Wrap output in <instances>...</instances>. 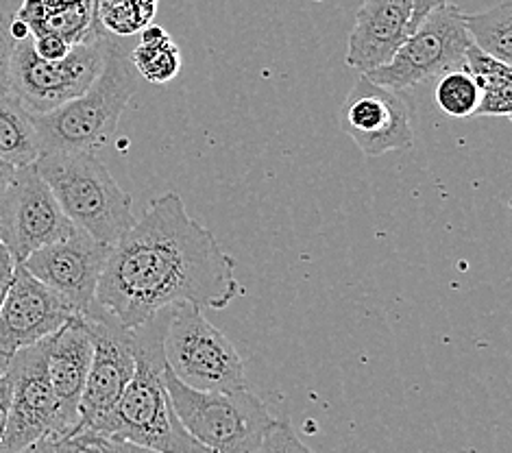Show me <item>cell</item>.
Masks as SVG:
<instances>
[{
	"label": "cell",
	"mask_w": 512,
	"mask_h": 453,
	"mask_svg": "<svg viewBox=\"0 0 512 453\" xmlns=\"http://www.w3.org/2000/svg\"><path fill=\"white\" fill-rule=\"evenodd\" d=\"M434 99L443 114L451 118H469L478 109L480 88L465 68H456L438 77Z\"/></svg>",
	"instance_id": "obj_21"
},
{
	"label": "cell",
	"mask_w": 512,
	"mask_h": 453,
	"mask_svg": "<svg viewBox=\"0 0 512 453\" xmlns=\"http://www.w3.org/2000/svg\"><path fill=\"white\" fill-rule=\"evenodd\" d=\"M9 33H11V38H14L16 42H22V40L31 38L29 24L24 22V20H20V18H16V16L9 20Z\"/></svg>",
	"instance_id": "obj_32"
},
{
	"label": "cell",
	"mask_w": 512,
	"mask_h": 453,
	"mask_svg": "<svg viewBox=\"0 0 512 453\" xmlns=\"http://www.w3.org/2000/svg\"><path fill=\"white\" fill-rule=\"evenodd\" d=\"M449 5V0H412V16H410V33L428 18L434 9Z\"/></svg>",
	"instance_id": "obj_29"
},
{
	"label": "cell",
	"mask_w": 512,
	"mask_h": 453,
	"mask_svg": "<svg viewBox=\"0 0 512 453\" xmlns=\"http://www.w3.org/2000/svg\"><path fill=\"white\" fill-rule=\"evenodd\" d=\"M83 316L92 329L94 355L79 401V423L72 436H101L125 393L136 362L131 351V332L112 314L92 303Z\"/></svg>",
	"instance_id": "obj_9"
},
{
	"label": "cell",
	"mask_w": 512,
	"mask_h": 453,
	"mask_svg": "<svg viewBox=\"0 0 512 453\" xmlns=\"http://www.w3.org/2000/svg\"><path fill=\"white\" fill-rule=\"evenodd\" d=\"M79 440H81V453H94V449H92V445L88 443V440H85L83 436H77Z\"/></svg>",
	"instance_id": "obj_36"
},
{
	"label": "cell",
	"mask_w": 512,
	"mask_h": 453,
	"mask_svg": "<svg viewBox=\"0 0 512 453\" xmlns=\"http://www.w3.org/2000/svg\"><path fill=\"white\" fill-rule=\"evenodd\" d=\"M92 355V329L83 314L70 318L55 336L48 338L46 369L57 399L59 423L66 436H72L77 430L79 401L90 373Z\"/></svg>",
	"instance_id": "obj_15"
},
{
	"label": "cell",
	"mask_w": 512,
	"mask_h": 453,
	"mask_svg": "<svg viewBox=\"0 0 512 453\" xmlns=\"http://www.w3.org/2000/svg\"><path fill=\"white\" fill-rule=\"evenodd\" d=\"M31 44H33L35 55L44 61L64 59L72 48L70 42L59 38V35H55V33H35V35H31Z\"/></svg>",
	"instance_id": "obj_25"
},
{
	"label": "cell",
	"mask_w": 512,
	"mask_h": 453,
	"mask_svg": "<svg viewBox=\"0 0 512 453\" xmlns=\"http://www.w3.org/2000/svg\"><path fill=\"white\" fill-rule=\"evenodd\" d=\"M164 382L181 427L216 453H258L277 421L249 388L194 390L179 382L168 366H164Z\"/></svg>",
	"instance_id": "obj_5"
},
{
	"label": "cell",
	"mask_w": 512,
	"mask_h": 453,
	"mask_svg": "<svg viewBox=\"0 0 512 453\" xmlns=\"http://www.w3.org/2000/svg\"><path fill=\"white\" fill-rule=\"evenodd\" d=\"M46 353L48 338L16 351L9 358L7 379L11 399L0 453H22L44 438L66 436L59 423L51 379H48Z\"/></svg>",
	"instance_id": "obj_10"
},
{
	"label": "cell",
	"mask_w": 512,
	"mask_h": 453,
	"mask_svg": "<svg viewBox=\"0 0 512 453\" xmlns=\"http://www.w3.org/2000/svg\"><path fill=\"white\" fill-rule=\"evenodd\" d=\"M138 85L140 77L127 51L112 38L101 75L88 90L53 112L33 116L42 153H99L105 149L129 101L136 96Z\"/></svg>",
	"instance_id": "obj_3"
},
{
	"label": "cell",
	"mask_w": 512,
	"mask_h": 453,
	"mask_svg": "<svg viewBox=\"0 0 512 453\" xmlns=\"http://www.w3.org/2000/svg\"><path fill=\"white\" fill-rule=\"evenodd\" d=\"M16 166H11L9 162H5V159H0V199H3V194L7 192L9 183L14 181L16 177Z\"/></svg>",
	"instance_id": "obj_33"
},
{
	"label": "cell",
	"mask_w": 512,
	"mask_h": 453,
	"mask_svg": "<svg viewBox=\"0 0 512 453\" xmlns=\"http://www.w3.org/2000/svg\"><path fill=\"white\" fill-rule=\"evenodd\" d=\"M460 14L462 11L454 5L434 9L408 35L406 42L399 46V51L386 66L364 77L377 85H384V88L406 92L417 88L423 81L462 68L471 40Z\"/></svg>",
	"instance_id": "obj_8"
},
{
	"label": "cell",
	"mask_w": 512,
	"mask_h": 453,
	"mask_svg": "<svg viewBox=\"0 0 512 453\" xmlns=\"http://www.w3.org/2000/svg\"><path fill=\"white\" fill-rule=\"evenodd\" d=\"M258 453H314L292 430L288 421H275L271 430L266 432Z\"/></svg>",
	"instance_id": "obj_23"
},
{
	"label": "cell",
	"mask_w": 512,
	"mask_h": 453,
	"mask_svg": "<svg viewBox=\"0 0 512 453\" xmlns=\"http://www.w3.org/2000/svg\"><path fill=\"white\" fill-rule=\"evenodd\" d=\"M238 292L234 257L166 192L109 247L94 303L133 329L179 303L225 310Z\"/></svg>",
	"instance_id": "obj_1"
},
{
	"label": "cell",
	"mask_w": 512,
	"mask_h": 453,
	"mask_svg": "<svg viewBox=\"0 0 512 453\" xmlns=\"http://www.w3.org/2000/svg\"><path fill=\"white\" fill-rule=\"evenodd\" d=\"M469 40L475 48L489 57L508 64L512 61V0H499L497 5L478 11V14H460Z\"/></svg>",
	"instance_id": "obj_20"
},
{
	"label": "cell",
	"mask_w": 512,
	"mask_h": 453,
	"mask_svg": "<svg viewBox=\"0 0 512 453\" xmlns=\"http://www.w3.org/2000/svg\"><path fill=\"white\" fill-rule=\"evenodd\" d=\"M340 129L367 157L410 151L414 144L410 103L404 94L360 75L340 107Z\"/></svg>",
	"instance_id": "obj_12"
},
{
	"label": "cell",
	"mask_w": 512,
	"mask_h": 453,
	"mask_svg": "<svg viewBox=\"0 0 512 453\" xmlns=\"http://www.w3.org/2000/svg\"><path fill=\"white\" fill-rule=\"evenodd\" d=\"M164 360L179 382L194 390L249 388L245 364L234 342L192 303H179L170 310Z\"/></svg>",
	"instance_id": "obj_6"
},
{
	"label": "cell",
	"mask_w": 512,
	"mask_h": 453,
	"mask_svg": "<svg viewBox=\"0 0 512 453\" xmlns=\"http://www.w3.org/2000/svg\"><path fill=\"white\" fill-rule=\"evenodd\" d=\"M9 16L0 11V96L11 94V59L16 40L9 33Z\"/></svg>",
	"instance_id": "obj_24"
},
{
	"label": "cell",
	"mask_w": 512,
	"mask_h": 453,
	"mask_svg": "<svg viewBox=\"0 0 512 453\" xmlns=\"http://www.w3.org/2000/svg\"><path fill=\"white\" fill-rule=\"evenodd\" d=\"M170 310L129 329L136 369L101 436L157 453H184L192 436L181 427L164 382V334Z\"/></svg>",
	"instance_id": "obj_2"
},
{
	"label": "cell",
	"mask_w": 512,
	"mask_h": 453,
	"mask_svg": "<svg viewBox=\"0 0 512 453\" xmlns=\"http://www.w3.org/2000/svg\"><path fill=\"white\" fill-rule=\"evenodd\" d=\"M9 399H11V386L7 375L0 382V440H3L5 434V423H7V412H9Z\"/></svg>",
	"instance_id": "obj_30"
},
{
	"label": "cell",
	"mask_w": 512,
	"mask_h": 453,
	"mask_svg": "<svg viewBox=\"0 0 512 453\" xmlns=\"http://www.w3.org/2000/svg\"><path fill=\"white\" fill-rule=\"evenodd\" d=\"M105 33L70 48L59 61H44L33 51L31 38L16 42L11 59V94L29 114L40 116L77 99L101 75L107 44Z\"/></svg>",
	"instance_id": "obj_7"
},
{
	"label": "cell",
	"mask_w": 512,
	"mask_h": 453,
	"mask_svg": "<svg viewBox=\"0 0 512 453\" xmlns=\"http://www.w3.org/2000/svg\"><path fill=\"white\" fill-rule=\"evenodd\" d=\"M79 312L55 290L16 264L3 308H0V353L11 358L16 351L55 336Z\"/></svg>",
	"instance_id": "obj_14"
},
{
	"label": "cell",
	"mask_w": 512,
	"mask_h": 453,
	"mask_svg": "<svg viewBox=\"0 0 512 453\" xmlns=\"http://www.w3.org/2000/svg\"><path fill=\"white\" fill-rule=\"evenodd\" d=\"M75 229L35 164L18 168L0 199V240L14 260L22 264L31 253L70 236Z\"/></svg>",
	"instance_id": "obj_11"
},
{
	"label": "cell",
	"mask_w": 512,
	"mask_h": 453,
	"mask_svg": "<svg viewBox=\"0 0 512 453\" xmlns=\"http://www.w3.org/2000/svg\"><path fill=\"white\" fill-rule=\"evenodd\" d=\"M22 453H81V440L77 436H53L27 447Z\"/></svg>",
	"instance_id": "obj_27"
},
{
	"label": "cell",
	"mask_w": 512,
	"mask_h": 453,
	"mask_svg": "<svg viewBox=\"0 0 512 453\" xmlns=\"http://www.w3.org/2000/svg\"><path fill=\"white\" fill-rule=\"evenodd\" d=\"M184 453H216V451H212V449H207V447H203L201 443H197V440H194V438H190V443L186 445Z\"/></svg>",
	"instance_id": "obj_34"
},
{
	"label": "cell",
	"mask_w": 512,
	"mask_h": 453,
	"mask_svg": "<svg viewBox=\"0 0 512 453\" xmlns=\"http://www.w3.org/2000/svg\"><path fill=\"white\" fill-rule=\"evenodd\" d=\"M151 453H157V451H151Z\"/></svg>",
	"instance_id": "obj_37"
},
{
	"label": "cell",
	"mask_w": 512,
	"mask_h": 453,
	"mask_svg": "<svg viewBox=\"0 0 512 453\" xmlns=\"http://www.w3.org/2000/svg\"><path fill=\"white\" fill-rule=\"evenodd\" d=\"M131 3H133V7H136L140 20L144 22V27H149L153 16H155V11H157V3H160V0H131Z\"/></svg>",
	"instance_id": "obj_31"
},
{
	"label": "cell",
	"mask_w": 512,
	"mask_h": 453,
	"mask_svg": "<svg viewBox=\"0 0 512 453\" xmlns=\"http://www.w3.org/2000/svg\"><path fill=\"white\" fill-rule=\"evenodd\" d=\"M99 20L109 35H120V38L144 29L131 0H99Z\"/></svg>",
	"instance_id": "obj_22"
},
{
	"label": "cell",
	"mask_w": 512,
	"mask_h": 453,
	"mask_svg": "<svg viewBox=\"0 0 512 453\" xmlns=\"http://www.w3.org/2000/svg\"><path fill=\"white\" fill-rule=\"evenodd\" d=\"M35 170L70 223L96 242L112 247L136 223L131 197L96 153H42Z\"/></svg>",
	"instance_id": "obj_4"
},
{
	"label": "cell",
	"mask_w": 512,
	"mask_h": 453,
	"mask_svg": "<svg viewBox=\"0 0 512 453\" xmlns=\"http://www.w3.org/2000/svg\"><path fill=\"white\" fill-rule=\"evenodd\" d=\"M107 253V244L75 229L70 236L31 253L22 266L83 314L94 303Z\"/></svg>",
	"instance_id": "obj_13"
},
{
	"label": "cell",
	"mask_w": 512,
	"mask_h": 453,
	"mask_svg": "<svg viewBox=\"0 0 512 453\" xmlns=\"http://www.w3.org/2000/svg\"><path fill=\"white\" fill-rule=\"evenodd\" d=\"M16 264L18 262L14 260V255L9 253V249L5 247V242L0 240V308H3L11 284H14Z\"/></svg>",
	"instance_id": "obj_28"
},
{
	"label": "cell",
	"mask_w": 512,
	"mask_h": 453,
	"mask_svg": "<svg viewBox=\"0 0 512 453\" xmlns=\"http://www.w3.org/2000/svg\"><path fill=\"white\" fill-rule=\"evenodd\" d=\"M129 59L138 77L153 85L173 81L179 75L181 64H184L173 38L157 24H149L142 29L140 44L133 48Z\"/></svg>",
	"instance_id": "obj_19"
},
{
	"label": "cell",
	"mask_w": 512,
	"mask_h": 453,
	"mask_svg": "<svg viewBox=\"0 0 512 453\" xmlns=\"http://www.w3.org/2000/svg\"><path fill=\"white\" fill-rule=\"evenodd\" d=\"M412 0H364L349 35L347 66L360 75L386 66L410 35Z\"/></svg>",
	"instance_id": "obj_16"
},
{
	"label": "cell",
	"mask_w": 512,
	"mask_h": 453,
	"mask_svg": "<svg viewBox=\"0 0 512 453\" xmlns=\"http://www.w3.org/2000/svg\"><path fill=\"white\" fill-rule=\"evenodd\" d=\"M40 155L33 114L20 105L14 94L0 96V159L22 168L38 162Z\"/></svg>",
	"instance_id": "obj_18"
},
{
	"label": "cell",
	"mask_w": 512,
	"mask_h": 453,
	"mask_svg": "<svg viewBox=\"0 0 512 453\" xmlns=\"http://www.w3.org/2000/svg\"><path fill=\"white\" fill-rule=\"evenodd\" d=\"M72 3H77V0H22L20 9L16 11V18L27 22L29 29H31V24L40 22L48 14H53V11L64 9Z\"/></svg>",
	"instance_id": "obj_26"
},
{
	"label": "cell",
	"mask_w": 512,
	"mask_h": 453,
	"mask_svg": "<svg viewBox=\"0 0 512 453\" xmlns=\"http://www.w3.org/2000/svg\"><path fill=\"white\" fill-rule=\"evenodd\" d=\"M480 88V103L473 116H502L510 118L512 114V68L502 64L473 44L465 53L462 64Z\"/></svg>",
	"instance_id": "obj_17"
},
{
	"label": "cell",
	"mask_w": 512,
	"mask_h": 453,
	"mask_svg": "<svg viewBox=\"0 0 512 453\" xmlns=\"http://www.w3.org/2000/svg\"><path fill=\"white\" fill-rule=\"evenodd\" d=\"M7 364H9V358L0 353V382H3V377L7 375Z\"/></svg>",
	"instance_id": "obj_35"
}]
</instances>
